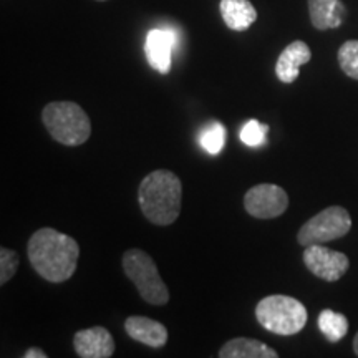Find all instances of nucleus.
I'll return each mask as SVG.
<instances>
[{
  "instance_id": "f257e3e1",
  "label": "nucleus",
  "mask_w": 358,
  "mask_h": 358,
  "mask_svg": "<svg viewBox=\"0 0 358 358\" xmlns=\"http://www.w3.org/2000/svg\"><path fill=\"white\" fill-rule=\"evenodd\" d=\"M27 256L34 271L52 284L66 282L77 271L80 245L64 232L42 227L35 231L27 245Z\"/></svg>"
},
{
  "instance_id": "f03ea898",
  "label": "nucleus",
  "mask_w": 358,
  "mask_h": 358,
  "mask_svg": "<svg viewBox=\"0 0 358 358\" xmlns=\"http://www.w3.org/2000/svg\"><path fill=\"white\" fill-rule=\"evenodd\" d=\"M182 185L173 171L156 169L138 187V203L145 217L156 226H169L181 213Z\"/></svg>"
},
{
  "instance_id": "7ed1b4c3",
  "label": "nucleus",
  "mask_w": 358,
  "mask_h": 358,
  "mask_svg": "<svg viewBox=\"0 0 358 358\" xmlns=\"http://www.w3.org/2000/svg\"><path fill=\"white\" fill-rule=\"evenodd\" d=\"M42 122L52 138L65 146H80L92 134L87 111L73 101H52L42 111Z\"/></svg>"
},
{
  "instance_id": "20e7f679",
  "label": "nucleus",
  "mask_w": 358,
  "mask_h": 358,
  "mask_svg": "<svg viewBox=\"0 0 358 358\" xmlns=\"http://www.w3.org/2000/svg\"><path fill=\"white\" fill-rule=\"evenodd\" d=\"M256 319L268 332L290 337L302 332L306 327L307 308L301 301L289 295H268L257 303Z\"/></svg>"
},
{
  "instance_id": "39448f33",
  "label": "nucleus",
  "mask_w": 358,
  "mask_h": 358,
  "mask_svg": "<svg viewBox=\"0 0 358 358\" xmlns=\"http://www.w3.org/2000/svg\"><path fill=\"white\" fill-rule=\"evenodd\" d=\"M122 266L143 301L151 306H166L169 302L168 287L150 254L141 249H129L123 254Z\"/></svg>"
},
{
  "instance_id": "423d86ee",
  "label": "nucleus",
  "mask_w": 358,
  "mask_h": 358,
  "mask_svg": "<svg viewBox=\"0 0 358 358\" xmlns=\"http://www.w3.org/2000/svg\"><path fill=\"white\" fill-rule=\"evenodd\" d=\"M350 229V213L342 206H330L303 224L299 229L297 241L303 248L312 244H325L347 236Z\"/></svg>"
},
{
  "instance_id": "0eeeda50",
  "label": "nucleus",
  "mask_w": 358,
  "mask_h": 358,
  "mask_svg": "<svg viewBox=\"0 0 358 358\" xmlns=\"http://www.w3.org/2000/svg\"><path fill=\"white\" fill-rule=\"evenodd\" d=\"M244 208L256 219H274L287 211L289 196L280 186L262 182L245 192Z\"/></svg>"
},
{
  "instance_id": "6e6552de",
  "label": "nucleus",
  "mask_w": 358,
  "mask_h": 358,
  "mask_svg": "<svg viewBox=\"0 0 358 358\" xmlns=\"http://www.w3.org/2000/svg\"><path fill=\"white\" fill-rule=\"evenodd\" d=\"M303 264L313 275L325 282L340 280L350 267V261L345 254L322 244L307 245L303 250Z\"/></svg>"
},
{
  "instance_id": "1a4fd4ad",
  "label": "nucleus",
  "mask_w": 358,
  "mask_h": 358,
  "mask_svg": "<svg viewBox=\"0 0 358 358\" xmlns=\"http://www.w3.org/2000/svg\"><path fill=\"white\" fill-rule=\"evenodd\" d=\"M73 348L80 358H110L115 353V340L105 327L78 330L73 335Z\"/></svg>"
},
{
  "instance_id": "9d476101",
  "label": "nucleus",
  "mask_w": 358,
  "mask_h": 358,
  "mask_svg": "<svg viewBox=\"0 0 358 358\" xmlns=\"http://www.w3.org/2000/svg\"><path fill=\"white\" fill-rule=\"evenodd\" d=\"M176 42V34L169 29H153L148 34L145 42L148 64L161 75H166L171 69V53Z\"/></svg>"
},
{
  "instance_id": "9b49d317",
  "label": "nucleus",
  "mask_w": 358,
  "mask_h": 358,
  "mask_svg": "<svg viewBox=\"0 0 358 358\" xmlns=\"http://www.w3.org/2000/svg\"><path fill=\"white\" fill-rule=\"evenodd\" d=\"M312 52L308 45L302 40H295L282 50L277 58L275 75L282 83H294L301 75V66L310 62Z\"/></svg>"
},
{
  "instance_id": "f8f14e48",
  "label": "nucleus",
  "mask_w": 358,
  "mask_h": 358,
  "mask_svg": "<svg viewBox=\"0 0 358 358\" xmlns=\"http://www.w3.org/2000/svg\"><path fill=\"white\" fill-rule=\"evenodd\" d=\"M124 330H127L128 337L133 338L134 342H140L143 345L151 348H161L166 345L168 342L166 327L158 320L148 319V317H128L127 322H124Z\"/></svg>"
},
{
  "instance_id": "ddd939ff",
  "label": "nucleus",
  "mask_w": 358,
  "mask_h": 358,
  "mask_svg": "<svg viewBox=\"0 0 358 358\" xmlns=\"http://www.w3.org/2000/svg\"><path fill=\"white\" fill-rule=\"evenodd\" d=\"M308 15L317 30L337 29L343 24L347 8L342 0H307Z\"/></svg>"
},
{
  "instance_id": "4468645a",
  "label": "nucleus",
  "mask_w": 358,
  "mask_h": 358,
  "mask_svg": "<svg viewBox=\"0 0 358 358\" xmlns=\"http://www.w3.org/2000/svg\"><path fill=\"white\" fill-rule=\"evenodd\" d=\"M224 24L234 32H245L257 20V10L249 0H221L219 2Z\"/></svg>"
},
{
  "instance_id": "2eb2a0df",
  "label": "nucleus",
  "mask_w": 358,
  "mask_h": 358,
  "mask_svg": "<svg viewBox=\"0 0 358 358\" xmlns=\"http://www.w3.org/2000/svg\"><path fill=\"white\" fill-rule=\"evenodd\" d=\"M221 358H277L274 348L266 345L261 340L237 337L226 342L219 350Z\"/></svg>"
},
{
  "instance_id": "dca6fc26",
  "label": "nucleus",
  "mask_w": 358,
  "mask_h": 358,
  "mask_svg": "<svg viewBox=\"0 0 358 358\" xmlns=\"http://www.w3.org/2000/svg\"><path fill=\"white\" fill-rule=\"evenodd\" d=\"M317 324H319L320 332L325 335V338L332 343L340 342L348 332L347 317L343 313L330 310V308H325V310L320 312Z\"/></svg>"
},
{
  "instance_id": "f3484780",
  "label": "nucleus",
  "mask_w": 358,
  "mask_h": 358,
  "mask_svg": "<svg viewBox=\"0 0 358 358\" xmlns=\"http://www.w3.org/2000/svg\"><path fill=\"white\" fill-rule=\"evenodd\" d=\"M338 65L347 77L358 80V40H348L338 48Z\"/></svg>"
},
{
  "instance_id": "a211bd4d",
  "label": "nucleus",
  "mask_w": 358,
  "mask_h": 358,
  "mask_svg": "<svg viewBox=\"0 0 358 358\" xmlns=\"http://www.w3.org/2000/svg\"><path fill=\"white\" fill-rule=\"evenodd\" d=\"M201 146L208 151L209 155L221 153L224 143H226V128L221 123H213L203 129L199 136Z\"/></svg>"
},
{
  "instance_id": "6ab92c4d",
  "label": "nucleus",
  "mask_w": 358,
  "mask_h": 358,
  "mask_svg": "<svg viewBox=\"0 0 358 358\" xmlns=\"http://www.w3.org/2000/svg\"><path fill=\"white\" fill-rule=\"evenodd\" d=\"M268 133V127L264 123H259L257 120H249L241 129V141L250 148H257L264 145Z\"/></svg>"
},
{
  "instance_id": "aec40b11",
  "label": "nucleus",
  "mask_w": 358,
  "mask_h": 358,
  "mask_svg": "<svg viewBox=\"0 0 358 358\" xmlns=\"http://www.w3.org/2000/svg\"><path fill=\"white\" fill-rule=\"evenodd\" d=\"M19 266L20 259L15 250L0 248V285H6L7 282L15 275Z\"/></svg>"
},
{
  "instance_id": "412c9836",
  "label": "nucleus",
  "mask_w": 358,
  "mask_h": 358,
  "mask_svg": "<svg viewBox=\"0 0 358 358\" xmlns=\"http://www.w3.org/2000/svg\"><path fill=\"white\" fill-rule=\"evenodd\" d=\"M47 357H48L47 353H45L42 348H37V347L29 348V350L24 353V358H47Z\"/></svg>"
},
{
  "instance_id": "4be33fe9",
  "label": "nucleus",
  "mask_w": 358,
  "mask_h": 358,
  "mask_svg": "<svg viewBox=\"0 0 358 358\" xmlns=\"http://www.w3.org/2000/svg\"><path fill=\"white\" fill-rule=\"evenodd\" d=\"M353 352H355V355L358 357V332L355 335V338H353Z\"/></svg>"
},
{
  "instance_id": "5701e85b",
  "label": "nucleus",
  "mask_w": 358,
  "mask_h": 358,
  "mask_svg": "<svg viewBox=\"0 0 358 358\" xmlns=\"http://www.w3.org/2000/svg\"><path fill=\"white\" fill-rule=\"evenodd\" d=\"M96 2H106V0H96Z\"/></svg>"
}]
</instances>
